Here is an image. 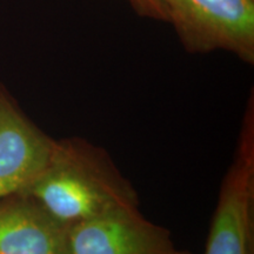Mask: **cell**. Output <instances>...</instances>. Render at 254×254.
I'll return each mask as SVG.
<instances>
[{"instance_id":"6da1fadb","label":"cell","mask_w":254,"mask_h":254,"mask_svg":"<svg viewBox=\"0 0 254 254\" xmlns=\"http://www.w3.org/2000/svg\"><path fill=\"white\" fill-rule=\"evenodd\" d=\"M21 194L69 228L122 207H139L136 190L104 148L86 139L56 140L49 164Z\"/></svg>"},{"instance_id":"7a4b0ae2","label":"cell","mask_w":254,"mask_h":254,"mask_svg":"<svg viewBox=\"0 0 254 254\" xmlns=\"http://www.w3.org/2000/svg\"><path fill=\"white\" fill-rule=\"evenodd\" d=\"M204 254H254V105L244 116L233 160L222 179Z\"/></svg>"},{"instance_id":"3957f363","label":"cell","mask_w":254,"mask_h":254,"mask_svg":"<svg viewBox=\"0 0 254 254\" xmlns=\"http://www.w3.org/2000/svg\"><path fill=\"white\" fill-rule=\"evenodd\" d=\"M168 21L192 53L224 50L254 63V0H164Z\"/></svg>"},{"instance_id":"277c9868","label":"cell","mask_w":254,"mask_h":254,"mask_svg":"<svg viewBox=\"0 0 254 254\" xmlns=\"http://www.w3.org/2000/svg\"><path fill=\"white\" fill-rule=\"evenodd\" d=\"M68 254H192L139 207H122L67 228Z\"/></svg>"},{"instance_id":"5b68a950","label":"cell","mask_w":254,"mask_h":254,"mask_svg":"<svg viewBox=\"0 0 254 254\" xmlns=\"http://www.w3.org/2000/svg\"><path fill=\"white\" fill-rule=\"evenodd\" d=\"M55 144L0 84V200L21 194L33 184L49 164Z\"/></svg>"},{"instance_id":"8992f818","label":"cell","mask_w":254,"mask_h":254,"mask_svg":"<svg viewBox=\"0 0 254 254\" xmlns=\"http://www.w3.org/2000/svg\"><path fill=\"white\" fill-rule=\"evenodd\" d=\"M0 254H68L67 228L31 196H7L0 200Z\"/></svg>"},{"instance_id":"52a82bcc","label":"cell","mask_w":254,"mask_h":254,"mask_svg":"<svg viewBox=\"0 0 254 254\" xmlns=\"http://www.w3.org/2000/svg\"><path fill=\"white\" fill-rule=\"evenodd\" d=\"M136 14L153 20L168 21V14L164 0H127Z\"/></svg>"}]
</instances>
